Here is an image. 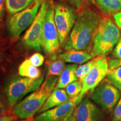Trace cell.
I'll list each match as a JSON object with an SVG mask.
<instances>
[{
    "label": "cell",
    "mask_w": 121,
    "mask_h": 121,
    "mask_svg": "<svg viewBox=\"0 0 121 121\" xmlns=\"http://www.w3.org/2000/svg\"><path fill=\"white\" fill-rule=\"evenodd\" d=\"M44 75L37 79L28 78H15L7 82L4 88L9 105L13 107L25 95L37 90L43 82Z\"/></svg>",
    "instance_id": "cell-5"
},
{
    "label": "cell",
    "mask_w": 121,
    "mask_h": 121,
    "mask_svg": "<svg viewBox=\"0 0 121 121\" xmlns=\"http://www.w3.org/2000/svg\"><path fill=\"white\" fill-rule=\"evenodd\" d=\"M60 45L55 21L54 5L52 2L47 12L43 33V48L47 54H53L58 49Z\"/></svg>",
    "instance_id": "cell-10"
},
{
    "label": "cell",
    "mask_w": 121,
    "mask_h": 121,
    "mask_svg": "<svg viewBox=\"0 0 121 121\" xmlns=\"http://www.w3.org/2000/svg\"><path fill=\"white\" fill-rule=\"evenodd\" d=\"M81 101L78 96L73 99H70L62 105L38 115L34 118V121H65Z\"/></svg>",
    "instance_id": "cell-11"
},
{
    "label": "cell",
    "mask_w": 121,
    "mask_h": 121,
    "mask_svg": "<svg viewBox=\"0 0 121 121\" xmlns=\"http://www.w3.org/2000/svg\"><path fill=\"white\" fill-rule=\"evenodd\" d=\"M50 3L43 0L35 19L22 38V43L26 47L39 51L43 48V27Z\"/></svg>",
    "instance_id": "cell-6"
},
{
    "label": "cell",
    "mask_w": 121,
    "mask_h": 121,
    "mask_svg": "<svg viewBox=\"0 0 121 121\" xmlns=\"http://www.w3.org/2000/svg\"><path fill=\"white\" fill-rule=\"evenodd\" d=\"M69 99L70 98L68 96L66 90L56 87L48 96L44 104L38 111V113H41L50 109L62 105L68 102Z\"/></svg>",
    "instance_id": "cell-13"
},
{
    "label": "cell",
    "mask_w": 121,
    "mask_h": 121,
    "mask_svg": "<svg viewBox=\"0 0 121 121\" xmlns=\"http://www.w3.org/2000/svg\"><path fill=\"white\" fill-rule=\"evenodd\" d=\"M65 60L60 57L53 56L48 66L47 76L60 75L65 67Z\"/></svg>",
    "instance_id": "cell-19"
},
{
    "label": "cell",
    "mask_w": 121,
    "mask_h": 121,
    "mask_svg": "<svg viewBox=\"0 0 121 121\" xmlns=\"http://www.w3.org/2000/svg\"><path fill=\"white\" fill-rule=\"evenodd\" d=\"M4 0H0V11L4 10Z\"/></svg>",
    "instance_id": "cell-31"
},
{
    "label": "cell",
    "mask_w": 121,
    "mask_h": 121,
    "mask_svg": "<svg viewBox=\"0 0 121 121\" xmlns=\"http://www.w3.org/2000/svg\"><path fill=\"white\" fill-rule=\"evenodd\" d=\"M78 67V65L76 64L68 65L65 66L58 78L57 88L63 89L68 85L78 80V78L76 76V71Z\"/></svg>",
    "instance_id": "cell-15"
},
{
    "label": "cell",
    "mask_w": 121,
    "mask_h": 121,
    "mask_svg": "<svg viewBox=\"0 0 121 121\" xmlns=\"http://www.w3.org/2000/svg\"><path fill=\"white\" fill-rule=\"evenodd\" d=\"M20 121H34V119H33V117H31V118H29L25 119V120H22Z\"/></svg>",
    "instance_id": "cell-33"
},
{
    "label": "cell",
    "mask_w": 121,
    "mask_h": 121,
    "mask_svg": "<svg viewBox=\"0 0 121 121\" xmlns=\"http://www.w3.org/2000/svg\"><path fill=\"white\" fill-rule=\"evenodd\" d=\"M16 116L11 115H4L0 117V121H13L16 118Z\"/></svg>",
    "instance_id": "cell-28"
},
{
    "label": "cell",
    "mask_w": 121,
    "mask_h": 121,
    "mask_svg": "<svg viewBox=\"0 0 121 121\" xmlns=\"http://www.w3.org/2000/svg\"><path fill=\"white\" fill-rule=\"evenodd\" d=\"M43 0H34L22 11L11 13L7 19V28L10 37L13 39L19 37L35 19Z\"/></svg>",
    "instance_id": "cell-4"
},
{
    "label": "cell",
    "mask_w": 121,
    "mask_h": 121,
    "mask_svg": "<svg viewBox=\"0 0 121 121\" xmlns=\"http://www.w3.org/2000/svg\"><path fill=\"white\" fill-rule=\"evenodd\" d=\"M120 97L119 90L108 80H104L98 85L91 95L93 102L108 113L113 111Z\"/></svg>",
    "instance_id": "cell-8"
},
{
    "label": "cell",
    "mask_w": 121,
    "mask_h": 121,
    "mask_svg": "<svg viewBox=\"0 0 121 121\" xmlns=\"http://www.w3.org/2000/svg\"><path fill=\"white\" fill-rule=\"evenodd\" d=\"M100 20V15L94 10L90 9L81 10L65 44V49H91L94 38Z\"/></svg>",
    "instance_id": "cell-1"
},
{
    "label": "cell",
    "mask_w": 121,
    "mask_h": 121,
    "mask_svg": "<svg viewBox=\"0 0 121 121\" xmlns=\"http://www.w3.org/2000/svg\"><path fill=\"white\" fill-rule=\"evenodd\" d=\"M58 56L65 62L75 64H82L93 58L91 54L82 50L69 49L59 54Z\"/></svg>",
    "instance_id": "cell-14"
},
{
    "label": "cell",
    "mask_w": 121,
    "mask_h": 121,
    "mask_svg": "<svg viewBox=\"0 0 121 121\" xmlns=\"http://www.w3.org/2000/svg\"><path fill=\"white\" fill-rule=\"evenodd\" d=\"M95 63V57L92 60L87 61L85 64L81 65L78 66L76 71V76L79 81L82 82V80L89 72Z\"/></svg>",
    "instance_id": "cell-22"
},
{
    "label": "cell",
    "mask_w": 121,
    "mask_h": 121,
    "mask_svg": "<svg viewBox=\"0 0 121 121\" xmlns=\"http://www.w3.org/2000/svg\"><path fill=\"white\" fill-rule=\"evenodd\" d=\"M76 18L75 10L67 4L59 2L54 5V21L62 46L67 42Z\"/></svg>",
    "instance_id": "cell-7"
},
{
    "label": "cell",
    "mask_w": 121,
    "mask_h": 121,
    "mask_svg": "<svg viewBox=\"0 0 121 121\" xmlns=\"http://www.w3.org/2000/svg\"><path fill=\"white\" fill-rule=\"evenodd\" d=\"M109 70L108 60L105 56L95 57V63L85 77L82 80V89L78 95L82 100L83 96L89 91H93L102 82L107 75Z\"/></svg>",
    "instance_id": "cell-9"
},
{
    "label": "cell",
    "mask_w": 121,
    "mask_h": 121,
    "mask_svg": "<svg viewBox=\"0 0 121 121\" xmlns=\"http://www.w3.org/2000/svg\"><path fill=\"white\" fill-rule=\"evenodd\" d=\"M103 13L113 15L121 11V0H95Z\"/></svg>",
    "instance_id": "cell-16"
},
{
    "label": "cell",
    "mask_w": 121,
    "mask_h": 121,
    "mask_svg": "<svg viewBox=\"0 0 121 121\" xmlns=\"http://www.w3.org/2000/svg\"><path fill=\"white\" fill-rule=\"evenodd\" d=\"M4 15V10L0 11V20L3 18V16Z\"/></svg>",
    "instance_id": "cell-32"
},
{
    "label": "cell",
    "mask_w": 121,
    "mask_h": 121,
    "mask_svg": "<svg viewBox=\"0 0 121 121\" xmlns=\"http://www.w3.org/2000/svg\"><path fill=\"white\" fill-rule=\"evenodd\" d=\"M18 71L21 76L33 79H37L41 76V71L40 69L31 64L29 60H26L22 62L20 65Z\"/></svg>",
    "instance_id": "cell-17"
},
{
    "label": "cell",
    "mask_w": 121,
    "mask_h": 121,
    "mask_svg": "<svg viewBox=\"0 0 121 121\" xmlns=\"http://www.w3.org/2000/svg\"><path fill=\"white\" fill-rule=\"evenodd\" d=\"M109 70L114 69L121 66V59H110L108 60Z\"/></svg>",
    "instance_id": "cell-25"
},
{
    "label": "cell",
    "mask_w": 121,
    "mask_h": 121,
    "mask_svg": "<svg viewBox=\"0 0 121 121\" xmlns=\"http://www.w3.org/2000/svg\"><path fill=\"white\" fill-rule=\"evenodd\" d=\"M73 114L78 121H105L103 112L88 98L76 105Z\"/></svg>",
    "instance_id": "cell-12"
},
{
    "label": "cell",
    "mask_w": 121,
    "mask_h": 121,
    "mask_svg": "<svg viewBox=\"0 0 121 121\" xmlns=\"http://www.w3.org/2000/svg\"><path fill=\"white\" fill-rule=\"evenodd\" d=\"M114 19L117 26L121 29V11L114 15Z\"/></svg>",
    "instance_id": "cell-29"
},
{
    "label": "cell",
    "mask_w": 121,
    "mask_h": 121,
    "mask_svg": "<svg viewBox=\"0 0 121 121\" xmlns=\"http://www.w3.org/2000/svg\"><path fill=\"white\" fill-rule=\"evenodd\" d=\"M7 108L4 103V99L1 93H0V117L4 115H7Z\"/></svg>",
    "instance_id": "cell-27"
},
{
    "label": "cell",
    "mask_w": 121,
    "mask_h": 121,
    "mask_svg": "<svg viewBox=\"0 0 121 121\" xmlns=\"http://www.w3.org/2000/svg\"><path fill=\"white\" fill-rule=\"evenodd\" d=\"M113 56L117 59H121V39L118 40L113 49Z\"/></svg>",
    "instance_id": "cell-26"
},
{
    "label": "cell",
    "mask_w": 121,
    "mask_h": 121,
    "mask_svg": "<svg viewBox=\"0 0 121 121\" xmlns=\"http://www.w3.org/2000/svg\"><path fill=\"white\" fill-rule=\"evenodd\" d=\"M65 121H77V119H76L75 116H74L73 112L71 113V114L69 115V116L66 119Z\"/></svg>",
    "instance_id": "cell-30"
},
{
    "label": "cell",
    "mask_w": 121,
    "mask_h": 121,
    "mask_svg": "<svg viewBox=\"0 0 121 121\" xmlns=\"http://www.w3.org/2000/svg\"><path fill=\"white\" fill-rule=\"evenodd\" d=\"M29 60L31 64L38 67L43 64L44 60V57L40 53H35L30 57Z\"/></svg>",
    "instance_id": "cell-23"
},
{
    "label": "cell",
    "mask_w": 121,
    "mask_h": 121,
    "mask_svg": "<svg viewBox=\"0 0 121 121\" xmlns=\"http://www.w3.org/2000/svg\"><path fill=\"white\" fill-rule=\"evenodd\" d=\"M58 81L56 76H47V78L36 91L25 98L15 107L13 113L17 117L28 119L33 117L40 110L52 93Z\"/></svg>",
    "instance_id": "cell-2"
},
{
    "label": "cell",
    "mask_w": 121,
    "mask_h": 121,
    "mask_svg": "<svg viewBox=\"0 0 121 121\" xmlns=\"http://www.w3.org/2000/svg\"><path fill=\"white\" fill-rule=\"evenodd\" d=\"M82 89V83L80 81H73L66 86V91L70 99L76 98L81 93Z\"/></svg>",
    "instance_id": "cell-21"
},
{
    "label": "cell",
    "mask_w": 121,
    "mask_h": 121,
    "mask_svg": "<svg viewBox=\"0 0 121 121\" xmlns=\"http://www.w3.org/2000/svg\"><path fill=\"white\" fill-rule=\"evenodd\" d=\"M107 77V80L121 91V66L108 70Z\"/></svg>",
    "instance_id": "cell-20"
},
{
    "label": "cell",
    "mask_w": 121,
    "mask_h": 121,
    "mask_svg": "<svg viewBox=\"0 0 121 121\" xmlns=\"http://www.w3.org/2000/svg\"><path fill=\"white\" fill-rule=\"evenodd\" d=\"M121 121V97L114 108L112 121Z\"/></svg>",
    "instance_id": "cell-24"
},
{
    "label": "cell",
    "mask_w": 121,
    "mask_h": 121,
    "mask_svg": "<svg viewBox=\"0 0 121 121\" xmlns=\"http://www.w3.org/2000/svg\"></svg>",
    "instance_id": "cell-34"
},
{
    "label": "cell",
    "mask_w": 121,
    "mask_h": 121,
    "mask_svg": "<svg viewBox=\"0 0 121 121\" xmlns=\"http://www.w3.org/2000/svg\"><path fill=\"white\" fill-rule=\"evenodd\" d=\"M34 0H4L7 10L10 14L22 11Z\"/></svg>",
    "instance_id": "cell-18"
},
{
    "label": "cell",
    "mask_w": 121,
    "mask_h": 121,
    "mask_svg": "<svg viewBox=\"0 0 121 121\" xmlns=\"http://www.w3.org/2000/svg\"><path fill=\"white\" fill-rule=\"evenodd\" d=\"M121 32L110 18L101 19L91 49L93 57L105 56L113 51L120 39Z\"/></svg>",
    "instance_id": "cell-3"
}]
</instances>
